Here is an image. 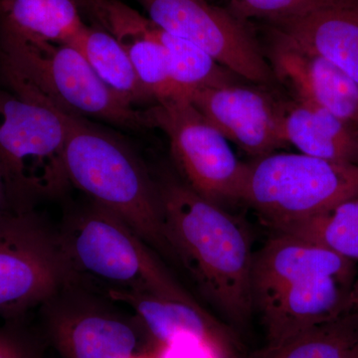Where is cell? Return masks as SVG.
<instances>
[{
  "label": "cell",
  "mask_w": 358,
  "mask_h": 358,
  "mask_svg": "<svg viewBox=\"0 0 358 358\" xmlns=\"http://www.w3.org/2000/svg\"><path fill=\"white\" fill-rule=\"evenodd\" d=\"M0 358H32L24 345L13 334L0 329Z\"/></svg>",
  "instance_id": "26"
},
{
  "label": "cell",
  "mask_w": 358,
  "mask_h": 358,
  "mask_svg": "<svg viewBox=\"0 0 358 358\" xmlns=\"http://www.w3.org/2000/svg\"><path fill=\"white\" fill-rule=\"evenodd\" d=\"M13 211L15 210H14L10 197H9L6 179H4L3 173L0 169V218Z\"/></svg>",
  "instance_id": "27"
},
{
  "label": "cell",
  "mask_w": 358,
  "mask_h": 358,
  "mask_svg": "<svg viewBox=\"0 0 358 358\" xmlns=\"http://www.w3.org/2000/svg\"><path fill=\"white\" fill-rule=\"evenodd\" d=\"M70 275L109 289L194 300L159 255L119 216L92 201L71 214L57 234Z\"/></svg>",
  "instance_id": "3"
},
{
  "label": "cell",
  "mask_w": 358,
  "mask_h": 358,
  "mask_svg": "<svg viewBox=\"0 0 358 358\" xmlns=\"http://www.w3.org/2000/svg\"><path fill=\"white\" fill-rule=\"evenodd\" d=\"M67 115L0 91V169L15 211L63 194Z\"/></svg>",
  "instance_id": "5"
},
{
  "label": "cell",
  "mask_w": 358,
  "mask_h": 358,
  "mask_svg": "<svg viewBox=\"0 0 358 358\" xmlns=\"http://www.w3.org/2000/svg\"><path fill=\"white\" fill-rule=\"evenodd\" d=\"M65 164L70 185L119 216L157 255L179 263L157 182L127 143L85 117L67 115Z\"/></svg>",
  "instance_id": "2"
},
{
  "label": "cell",
  "mask_w": 358,
  "mask_h": 358,
  "mask_svg": "<svg viewBox=\"0 0 358 358\" xmlns=\"http://www.w3.org/2000/svg\"><path fill=\"white\" fill-rule=\"evenodd\" d=\"M148 20L196 45L226 69L254 84L268 85L274 71L246 21L207 0H136Z\"/></svg>",
  "instance_id": "9"
},
{
  "label": "cell",
  "mask_w": 358,
  "mask_h": 358,
  "mask_svg": "<svg viewBox=\"0 0 358 358\" xmlns=\"http://www.w3.org/2000/svg\"><path fill=\"white\" fill-rule=\"evenodd\" d=\"M338 0H229L228 10L239 20L259 18L270 24L310 13Z\"/></svg>",
  "instance_id": "24"
},
{
  "label": "cell",
  "mask_w": 358,
  "mask_h": 358,
  "mask_svg": "<svg viewBox=\"0 0 358 358\" xmlns=\"http://www.w3.org/2000/svg\"><path fill=\"white\" fill-rule=\"evenodd\" d=\"M152 355L154 358H233L213 343L192 336H180L157 346Z\"/></svg>",
  "instance_id": "25"
},
{
  "label": "cell",
  "mask_w": 358,
  "mask_h": 358,
  "mask_svg": "<svg viewBox=\"0 0 358 358\" xmlns=\"http://www.w3.org/2000/svg\"><path fill=\"white\" fill-rule=\"evenodd\" d=\"M47 331L64 358H129L138 353L140 336L133 322L85 300L50 299Z\"/></svg>",
  "instance_id": "11"
},
{
  "label": "cell",
  "mask_w": 358,
  "mask_h": 358,
  "mask_svg": "<svg viewBox=\"0 0 358 358\" xmlns=\"http://www.w3.org/2000/svg\"><path fill=\"white\" fill-rule=\"evenodd\" d=\"M148 128L166 134L183 182L200 196L224 206L241 201L247 164L227 138L186 96L155 103L145 110Z\"/></svg>",
  "instance_id": "7"
},
{
  "label": "cell",
  "mask_w": 358,
  "mask_h": 358,
  "mask_svg": "<svg viewBox=\"0 0 358 358\" xmlns=\"http://www.w3.org/2000/svg\"><path fill=\"white\" fill-rule=\"evenodd\" d=\"M275 233L301 238L358 261V195L343 200L315 217L291 224Z\"/></svg>",
  "instance_id": "23"
},
{
  "label": "cell",
  "mask_w": 358,
  "mask_h": 358,
  "mask_svg": "<svg viewBox=\"0 0 358 358\" xmlns=\"http://www.w3.org/2000/svg\"><path fill=\"white\" fill-rule=\"evenodd\" d=\"M271 28L338 66L358 83V0H338Z\"/></svg>",
  "instance_id": "17"
},
{
  "label": "cell",
  "mask_w": 358,
  "mask_h": 358,
  "mask_svg": "<svg viewBox=\"0 0 358 358\" xmlns=\"http://www.w3.org/2000/svg\"><path fill=\"white\" fill-rule=\"evenodd\" d=\"M76 0H0L1 36L73 45L85 24Z\"/></svg>",
  "instance_id": "19"
},
{
  "label": "cell",
  "mask_w": 358,
  "mask_h": 358,
  "mask_svg": "<svg viewBox=\"0 0 358 358\" xmlns=\"http://www.w3.org/2000/svg\"><path fill=\"white\" fill-rule=\"evenodd\" d=\"M96 76L124 102L136 108L154 103L129 56L117 40L102 27L86 25L74 44Z\"/></svg>",
  "instance_id": "20"
},
{
  "label": "cell",
  "mask_w": 358,
  "mask_h": 358,
  "mask_svg": "<svg viewBox=\"0 0 358 358\" xmlns=\"http://www.w3.org/2000/svg\"><path fill=\"white\" fill-rule=\"evenodd\" d=\"M81 7L121 45L155 103L183 96L171 81L166 52L152 20L121 0H84Z\"/></svg>",
  "instance_id": "16"
},
{
  "label": "cell",
  "mask_w": 358,
  "mask_h": 358,
  "mask_svg": "<svg viewBox=\"0 0 358 358\" xmlns=\"http://www.w3.org/2000/svg\"><path fill=\"white\" fill-rule=\"evenodd\" d=\"M1 69L13 93L63 114L95 117L124 129L148 128L145 110L122 101L71 44L1 36Z\"/></svg>",
  "instance_id": "4"
},
{
  "label": "cell",
  "mask_w": 358,
  "mask_h": 358,
  "mask_svg": "<svg viewBox=\"0 0 358 358\" xmlns=\"http://www.w3.org/2000/svg\"><path fill=\"white\" fill-rule=\"evenodd\" d=\"M357 345L358 317L341 315L279 343H266L246 358H348Z\"/></svg>",
  "instance_id": "21"
},
{
  "label": "cell",
  "mask_w": 358,
  "mask_h": 358,
  "mask_svg": "<svg viewBox=\"0 0 358 358\" xmlns=\"http://www.w3.org/2000/svg\"><path fill=\"white\" fill-rule=\"evenodd\" d=\"M103 294L133 308L155 348L180 336H192L213 343L231 357L238 358L239 343L229 324L216 320L195 300L115 289Z\"/></svg>",
  "instance_id": "14"
},
{
  "label": "cell",
  "mask_w": 358,
  "mask_h": 358,
  "mask_svg": "<svg viewBox=\"0 0 358 358\" xmlns=\"http://www.w3.org/2000/svg\"><path fill=\"white\" fill-rule=\"evenodd\" d=\"M78 2V4H79V6L81 7L82 3H83L84 0H76Z\"/></svg>",
  "instance_id": "31"
},
{
  "label": "cell",
  "mask_w": 358,
  "mask_h": 358,
  "mask_svg": "<svg viewBox=\"0 0 358 358\" xmlns=\"http://www.w3.org/2000/svg\"><path fill=\"white\" fill-rule=\"evenodd\" d=\"M348 358H358V345L355 346V350H352V352L350 353V357Z\"/></svg>",
  "instance_id": "29"
},
{
  "label": "cell",
  "mask_w": 358,
  "mask_h": 358,
  "mask_svg": "<svg viewBox=\"0 0 358 358\" xmlns=\"http://www.w3.org/2000/svg\"><path fill=\"white\" fill-rule=\"evenodd\" d=\"M355 262L301 238L275 233L254 254V308L296 282L322 277L355 279Z\"/></svg>",
  "instance_id": "13"
},
{
  "label": "cell",
  "mask_w": 358,
  "mask_h": 358,
  "mask_svg": "<svg viewBox=\"0 0 358 358\" xmlns=\"http://www.w3.org/2000/svg\"><path fill=\"white\" fill-rule=\"evenodd\" d=\"M282 129L301 154L358 164V129L324 108L300 100L285 105Z\"/></svg>",
  "instance_id": "18"
},
{
  "label": "cell",
  "mask_w": 358,
  "mask_h": 358,
  "mask_svg": "<svg viewBox=\"0 0 358 358\" xmlns=\"http://www.w3.org/2000/svg\"><path fill=\"white\" fill-rule=\"evenodd\" d=\"M155 29L166 52L169 75L179 95L187 98L196 90L236 83L238 76L234 73L196 45L155 24Z\"/></svg>",
  "instance_id": "22"
},
{
  "label": "cell",
  "mask_w": 358,
  "mask_h": 358,
  "mask_svg": "<svg viewBox=\"0 0 358 358\" xmlns=\"http://www.w3.org/2000/svg\"><path fill=\"white\" fill-rule=\"evenodd\" d=\"M358 195V164L303 154H270L247 164L241 201L275 231Z\"/></svg>",
  "instance_id": "6"
},
{
  "label": "cell",
  "mask_w": 358,
  "mask_h": 358,
  "mask_svg": "<svg viewBox=\"0 0 358 358\" xmlns=\"http://www.w3.org/2000/svg\"><path fill=\"white\" fill-rule=\"evenodd\" d=\"M129 358H154L152 355H143V353H140V355H134V357Z\"/></svg>",
  "instance_id": "30"
},
{
  "label": "cell",
  "mask_w": 358,
  "mask_h": 358,
  "mask_svg": "<svg viewBox=\"0 0 358 358\" xmlns=\"http://www.w3.org/2000/svg\"><path fill=\"white\" fill-rule=\"evenodd\" d=\"M357 315L358 317V279L353 282L352 289L346 300L343 315Z\"/></svg>",
  "instance_id": "28"
},
{
  "label": "cell",
  "mask_w": 358,
  "mask_h": 358,
  "mask_svg": "<svg viewBox=\"0 0 358 358\" xmlns=\"http://www.w3.org/2000/svg\"><path fill=\"white\" fill-rule=\"evenodd\" d=\"M187 98L228 141L255 159L288 143L285 103L262 90L234 83L196 90Z\"/></svg>",
  "instance_id": "10"
},
{
  "label": "cell",
  "mask_w": 358,
  "mask_h": 358,
  "mask_svg": "<svg viewBox=\"0 0 358 358\" xmlns=\"http://www.w3.org/2000/svg\"><path fill=\"white\" fill-rule=\"evenodd\" d=\"M355 279L322 277L291 285L256 306L267 343H279L343 315Z\"/></svg>",
  "instance_id": "15"
},
{
  "label": "cell",
  "mask_w": 358,
  "mask_h": 358,
  "mask_svg": "<svg viewBox=\"0 0 358 358\" xmlns=\"http://www.w3.org/2000/svg\"><path fill=\"white\" fill-rule=\"evenodd\" d=\"M169 241L178 262L229 326L245 327L255 312L254 254L249 231L224 207L166 173L157 181Z\"/></svg>",
  "instance_id": "1"
},
{
  "label": "cell",
  "mask_w": 358,
  "mask_h": 358,
  "mask_svg": "<svg viewBox=\"0 0 358 358\" xmlns=\"http://www.w3.org/2000/svg\"><path fill=\"white\" fill-rule=\"evenodd\" d=\"M274 74L296 100L315 103L358 129V83L329 60L270 28Z\"/></svg>",
  "instance_id": "12"
},
{
  "label": "cell",
  "mask_w": 358,
  "mask_h": 358,
  "mask_svg": "<svg viewBox=\"0 0 358 358\" xmlns=\"http://www.w3.org/2000/svg\"><path fill=\"white\" fill-rule=\"evenodd\" d=\"M69 284L57 234L29 210L0 218V315L46 303Z\"/></svg>",
  "instance_id": "8"
}]
</instances>
